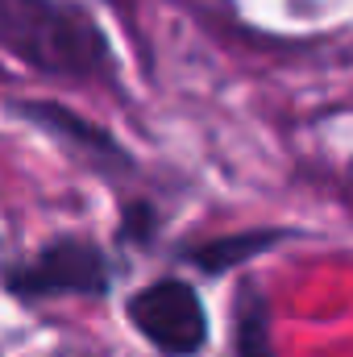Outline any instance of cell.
<instances>
[{"instance_id":"1","label":"cell","mask_w":353,"mask_h":357,"mask_svg":"<svg viewBox=\"0 0 353 357\" xmlns=\"http://www.w3.org/2000/svg\"><path fill=\"white\" fill-rule=\"evenodd\" d=\"M0 38L25 67L42 75L54 79L112 75V50L100 25L71 0H4Z\"/></svg>"},{"instance_id":"2","label":"cell","mask_w":353,"mask_h":357,"mask_svg":"<svg viewBox=\"0 0 353 357\" xmlns=\"http://www.w3.org/2000/svg\"><path fill=\"white\" fill-rule=\"evenodd\" d=\"M129 324L167 357H195L208 345V312L191 282L154 278L129 295Z\"/></svg>"},{"instance_id":"3","label":"cell","mask_w":353,"mask_h":357,"mask_svg":"<svg viewBox=\"0 0 353 357\" xmlns=\"http://www.w3.org/2000/svg\"><path fill=\"white\" fill-rule=\"evenodd\" d=\"M112 282V270L100 245L84 237H59L42 245L33 258L8 270V291L21 299H46V295H104Z\"/></svg>"},{"instance_id":"4","label":"cell","mask_w":353,"mask_h":357,"mask_svg":"<svg viewBox=\"0 0 353 357\" xmlns=\"http://www.w3.org/2000/svg\"><path fill=\"white\" fill-rule=\"evenodd\" d=\"M21 112L29 116V121H38L46 133H54V137H63L71 150H88L91 158H108V162H121V150H117V142L104 133V129H96L91 121L84 116H75L71 108H63V104H21Z\"/></svg>"},{"instance_id":"5","label":"cell","mask_w":353,"mask_h":357,"mask_svg":"<svg viewBox=\"0 0 353 357\" xmlns=\"http://www.w3.org/2000/svg\"><path fill=\"white\" fill-rule=\"evenodd\" d=\"M262 245H270V233H246V237H229V241H216V245L200 250L195 262H204L208 270H225L233 258H246V254H254Z\"/></svg>"}]
</instances>
